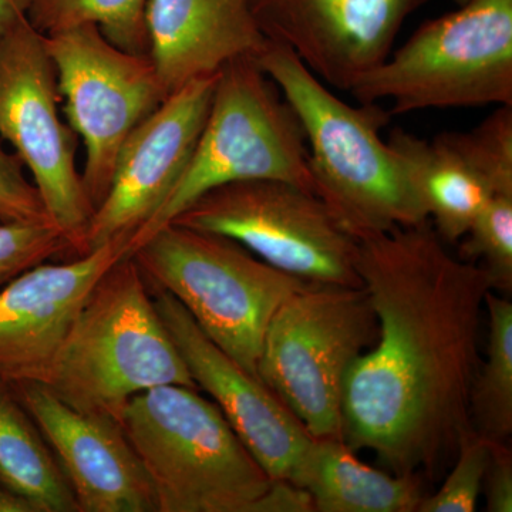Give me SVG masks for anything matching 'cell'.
Instances as JSON below:
<instances>
[{
	"label": "cell",
	"mask_w": 512,
	"mask_h": 512,
	"mask_svg": "<svg viewBox=\"0 0 512 512\" xmlns=\"http://www.w3.org/2000/svg\"><path fill=\"white\" fill-rule=\"evenodd\" d=\"M0 512H35L28 501L13 494L0 483Z\"/></svg>",
	"instance_id": "obj_29"
},
{
	"label": "cell",
	"mask_w": 512,
	"mask_h": 512,
	"mask_svg": "<svg viewBox=\"0 0 512 512\" xmlns=\"http://www.w3.org/2000/svg\"><path fill=\"white\" fill-rule=\"evenodd\" d=\"M55 256L73 258L69 239L55 222H0V289Z\"/></svg>",
	"instance_id": "obj_24"
},
{
	"label": "cell",
	"mask_w": 512,
	"mask_h": 512,
	"mask_svg": "<svg viewBox=\"0 0 512 512\" xmlns=\"http://www.w3.org/2000/svg\"><path fill=\"white\" fill-rule=\"evenodd\" d=\"M490 441L468 436L458 447L456 460L440 490L424 495L417 512H474L483 493L485 470L490 457Z\"/></svg>",
	"instance_id": "obj_25"
},
{
	"label": "cell",
	"mask_w": 512,
	"mask_h": 512,
	"mask_svg": "<svg viewBox=\"0 0 512 512\" xmlns=\"http://www.w3.org/2000/svg\"><path fill=\"white\" fill-rule=\"evenodd\" d=\"M340 439H312L289 483L319 512H417L423 477L389 474L363 463Z\"/></svg>",
	"instance_id": "obj_19"
},
{
	"label": "cell",
	"mask_w": 512,
	"mask_h": 512,
	"mask_svg": "<svg viewBox=\"0 0 512 512\" xmlns=\"http://www.w3.org/2000/svg\"><path fill=\"white\" fill-rule=\"evenodd\" d=\"M194 387L131 256L107 269L74 319L45 386L76 412L119 421L137 394Z\"/></svg>",
	"instance_id": "obj_4"
},
{
	"label": "cell",
	"mask_w": 512,
	"mask_h": 512,
	"mask_svg": "<svg viewBox=\"0 0 512 512\" xmlns=\"http://www.w3.org/2000/svg\"><path fill=\"white\" fill-rule=\"evenodd\" d=\"M9 387L45 436L80 512H158L156 491L119 421L76 412L42 383Z\"/></svg>",
	"instance_id": "obj_17"
},
{
	"label": "cell",
	"mask_w": 512,
	"mask_h": 512,
	"mask_svg": "<svg viewBox=\"0 0 512 512\" xmlns=\"http://www.w3.org/2000/svg\"><path fill=\"white\" fill-rule=\"evenodd\" d=\"M128 256L154 289L174 296L202 332L256 379L269 320L289 296L312 285L232 239L175 222Z\"/></svg>",
	"instance_id": "obj_6"
},
{
	"label": "cell",
	"mask_w": 512,
	"mask_h": 512,
	"mask_svg": "<svg viewBox=\"0 0 512 512\" xmlns=\"http://www.w3.org/2000/svg\"><path fill=\"white\" fill-rule=\"evenodd\" d=\"M376 339L377 319L363 286L309 285L269 320L259 379L313 439L343 440L345 377Z\"/></svg>",
	"instance_id": "obj_8"
},
{
	"label": "cell",
	"mask_w": 512,
	"mask_h": 512,
	"mask_svg": "<svg viewBox=\"0 0 512 512\" xmlns=\"http://www.w3.org/2000/svg\"><path fill=\"white\" fill-rule=\"evenodd\" d=\"M386 141L446 244L460 242L493 195L512 192V106L467 133L427 141L396 127Z\"/></svg>",
	"instance_id": "obj_14"
},
{
	"label": "cell",
	"mask_w": 512,
	"mask_h": 512,
	"mask_svg": "<svg viewBox=\"0 0 512 512\" xmlns=\"http://www.w3.org/2000/svg\"><path fill=\"white\" fill-rule=\"evenodd\" d=\"M16 154L0 146V222L52 221L42 195Z\"/></svg>",
	"instance_id": "obj_26"
},
{
	"label": "cell",
	"mask_w": 512,
	"mask_h": 512,
	"mask_svg": "<svg viewBox=\"0 0 512 512\" xmlns=\"http://www.w3.org/2000/svg\"><path fill=\"white\" fill-rule=\"evenodd\" d=\"M356 269L377 339L343 384L342 437L393 474L433 477L474 433L483 266L450 254L430 221L357 239Z\"/></svg>",
	"instance_id": "obj_1"
},
{
	"label": "cell",
	"mask_w": 512,
	"mask_h": 512,
	"mask_svg": "<svg viewBox=\"0 0 512 512\" xmlns=\"http://www.w3.org/2000/svg\"><path fill=\"white\" fill-rule=\"evenodd\" d=\"M429 0H249L264 36L285 45L322 83L350 92L393 52Z\"/></svg>",
	"instance_id": "obj_13"
},
{
	"label": "cell",
	"mask_w": 512,
	"mask_h": 512,
	"mask_svg": "<svg viewBox=\"0 0 512 512\" xmlns=\"http://www.w3.org/2000/svg\"><path fill=\"white\" fill-rule=\"evenodd\" d=\"M29 0H0V39L28 13Z\"/></svg>",
	"instance_id": "obj_28"
},
{
	"label": "cell",
	"mask_w": 512,
	"mask_h": 512,
	"mask_svg": "<svg viewBox=\"0 0 512 512\" xmlns=\"http://www.w3.org/2000/svg\"><path fill=\"white\" fill-rule=\"evenodd\" d=\"M0 483L35 512H80L69 481L28 410L0 382Z\"/></svg>",
	"instance_id": "obj_20"
},
{
	"label": "cell",
	"mask_w": 512,
	"mask_h": 512,
	"mask_svg": "<svg viewBox=\"0 0 512 512\" xmlns=\"http://www.w3.org/2000/svg\"><path fill=\"white\" fill-rule=\"evenodd\" d=\"M218 73L192 80L168 96L128 136L109 191L87 227L82 256L113 239H131L156 214L190 163Z\"/></svg>",
	"instance_id": "obj_12"
},
{
	"label": "cell",
	"mask_w": 512,
	"mask_h": 512,
	"mask_svg": "<svg viewBox=\"0 0 512 512\" xmlns=\"http://www.w3.org/2000/svg\"><path fill=\"white\" fill-rule=\"evenodd\" d=\"M55 64L45 35L19 20L0 39V137L32 174L50 218L69 239L73 258L94 212L77 170V134L60 116Z\"/></svg>",
	"instance_id": "obj_10"
},
{
	"label": "cell",
	"mask_w": 512,
	"mask_h": 512,
	"mask_svg": "<svg viewBox=\"0 0 512 512\" xmlns=\"http://www.w3.org/2000/svg\"><path fill=\"white\" fill-rule=\"evenodd\" d=\"M254 59L298 114L313 190L350 234L360 239L429 221L402 161L380 136L389 110L345 103L281 43L266 39Z\"/></svg>",
	"instance_id": "obj_3"
},
{
	"label": "cell",
	"mask_w": 512,
	"mask_h": 512,
	"mask_svg": "<svg viewBox=\"0 0 512 512\" xmlns=\"http://www.w3.org/2000/svg\"><path fill=\"white\" fill-rule=\"evenodd\" d=\"M64 116L86 150L82 180L94 210L109 191L121 147L165 97L148 55L109 42L94 25L45 35Z\"/></svg>",
	"instance_id": "obj_11"
},
{
	"label": "cell",
	"mask_w": 512,
	"mask_h": 512,
	"mask_svg": "<svg viewBox=\"0 0 512 512\" xmlns=\"http://www.w3.org/2000/svg\"><path fill=\"white\" fill-rule=\"evenodd\" d=\"M158 316L197 384L220 407L252 456L276 481H289L313 437L264 382L200 329L174 296L154 289Z\"/></svg>",
	"instance_id": "obj_15"
},
{
	"label": "cell",
	"mask_w": 512,
	"mask_h": 512,
	"mask_svg": "<svg viewBox=\"0 0 512 512\" xmlns=\"http://www.w3.org/2000/svg\"><path fill=\"white\" fill-rule=\"evenodd\" d=\"M453 2H456L457 5H463V3L466 2V0H453Z\"/></svg>",
	"instance_id": "obj_30"
},
{
	"label": "cell",
	"mask_w": 512,
	"mask_h": 512,
	"mask_svg": "<svg viewBox=\"0 0 512 512\" xmlns=\"http://www.w3.org/2000/svg\"><path fill=\"white\" fill-rule=\"evenodd\" d=\"M173 222L232 239L302 281L362 286L355 235L319 195L288 181L221 185L201 195Z\"/></svg>",
	"instance_id": "obj_9"
},
{
	"label": "cell",
	"mask_w": 512,
	"mask_h": 512,
	"mask_svg": "<svg viewBox=\"0 0 512 512\" xmlns=\"http://www.w3.org/2000/svg\"><path fill=\"white\" fill-rule=\"evenodd\" d=\"M148 0H29V22L43 35L94 25L119 49L148 55Z\"/></svg>",
	"instance_id": "obj_22"
},
{
	"label": "cell",
	"mask_w": 512,
	"mask_h": 512,
	"mask_svg": "<svg viewBox=\"0 0 512 512\" xmlns=\"http://www.w3.org/2000/svg\"><path fill=\"white\" fill-rule=\"evenodd\" d=\"M483 493L488 512L512 511V451L507 443L490 441Z\"/></svg>",
	"instance_id": "obj_27"
},
{
	"label": "cell",
	"mask_w": 512,
	"mask_h": 512,
	"mask_svg": "<svg viewBox=\"0 0 512 512\" xmlns=\"http://www.w3.org/2000/svg\"><path fill=\"white\" fill-rule=\"evenodd\" d=\"M146 25L165 97L266 43L249 0H148Z\"/></svg>",
	"instance_id": "obj_18"
},
{
	"label": "cell",
	"mask_w": 512,
	"mask_h": 512,
	"mask_svg": "<svg viewBox=\"0 0 512 512\" xmlns=\"http://www.w3.org/2000/svg\"><path fill=\"white\" fill-rule=\"evenodd\" d=\"M117 238L62 264H40L0 289V382L45 384L101 275L128 254Z\"/></svg>",
	"instance_id": "obj_16"
},
{
	"label": "cell",
	"mask_w": 512,
	"mask_h": 512,
	"mask_svg": "<svg viewBox=\"0 0 512 512\" xmlns=\"http://www.w3.org/2000/svg\"><path fill=\"white\" fill-rule=\"evenodd\" d=\"M484 309L487 353L471 389L470 419L477 436L508 443L512 434V303L490 291Z\"/></svg>",
	"instance_id": "obj_21"
},
{
	"label": "cell",
	"mask_w": 512,
	"mask_h": 512,
	"mask_svg": "<svg viewBox=\"0 0 512 512\" xmlns=\"http://www.w3.org/2000/svg\"><path fill=\"white\" fill-rule=\"evenodd\" d=\"M350 93L357 103L390 101L392 116L512 106V0H466L427 20Z\"/></svg>",
	"instance_id": "obj_7"
},
{
	"label": "cell",
	"mask_w": 512,
	"mask_h": 512,
	"mask_svg": "<svg viewBox=\"0 0 512 512\" xmlns=\"http://www.w3.org/2000/svg\"><path fill=\"white\" fill-rule=\"evenodd\" d=\"M252 180L288 181L315 192L298 114L254 56H245L218 73L190 163L156 214L131 237L128 254L205 192Z\"/></svg>",
	"instance_id": "obj_5"
},
{
	"label": "cell",
	"mask_w": 512,
	"mask_h": 512,
	"mask_svg": "<svg viewBox=\"0 0 512 512\" xmlns=\"http://www.w3.org/2000/svg\"><path fill=\"white\" fill-rule=\"evenodd\" d=\"M121 427L146 468L158 512H312L311 497L276 481L200 389L167 384L137 394Z\"/></svg>",
	"instance_id": "obj_2"
},
{
	"label": "cell",
	"mask_w": 512,
	"mask_h": 512,
	"mask_svg": "<svg viewBox=\"0 0 512 512\" xmlns=\"http://www.w3.org/2000/svg\"><path fill=\"white\" fill-rule=\"evenodd\" d=\"M458 258L483 266L493 291H512V192L491 197L460 239Z\"/></svg>",
	"instance_id": "obj_23"
}]
</instances>
